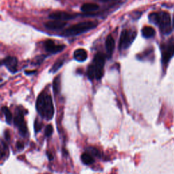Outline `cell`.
Here are the masks:
<instances>
[{
    "instance_id": "6da1fadb",
    "label": "cell",
    "mask_w": 174,
    "mask_h": 174,
    "mask_svg": "<svg viewBox=\"0 0 174 174\" xmlns=\"http://www.w3.org/2000/svg\"><path fill=\"white\" fill-rule=\"evenodd\" d=\"M36 109L42 118L50 120L54 116V106L51 96L45 93H42L36 101Z\"/></svg>"
},
{
    "instance_id": "7a4b0ae2",
    "label": "cell",
    "mask_w": 174,
    "mask_h": 174,
    "mask_svg": "<svg viewBox=\"0 0 174 174\" xmlns=\"http://www.w3.org/2000/svg\"><path fill=\"white\" fill-rule=\"evenodd\" d=\"M149 21L152 23L159 26L160 31L164 35H169L172 31L171 17L166 12L159 13H153L149 15Z\"/></svg>"
},
{
    "instance_id": "3957f363",
    "label": "cell",
    "mask_w": 174,
    "mask_h": 174,
    "mask_svg": "<svg viewBox=\"0 0 174 174\" xmlns=\"http://www.w3.org/2000/svg\"><path fill=\"white\" fill-rule=\"evenodd\" d=\"M97 23L94 21H84L71 26L65 30L63 35L65 36H76L95 29Z\"/></svg>"
},
{
    "instance_id": "277c9868",
    "label": "cell",
    "mask_w": 174,
    "mask_h": 174,
    "mask_svg": "<svg viewBox=\"0 0 174 174\" xmlns=\"http://www.w3.org/2000/svg\"><path fill=\"white\" fill-rule=\"evenodd\" d=\"M137 35V32L133 30L124 29L120 34L119 40V50H127L134 41Z\"/></svg>"
},
{
    "instance_id": "5b68a950",
    "label": "cell",
    "mask_w": 174,
    "mask_h": 174,
    "mask_svg": "<svg viewBox=\"0 0 174 174\" xmlns=\"http://www.w3.org/2000/svg\"><path fill=\"white\" fill-rule=\"evenodd\" d=\"M105 63H106V56L102 52H98L95 54L93 60V65L95 69V78L100 80L104 75V70Z\"/></svg>"
},
{
    "instance_id": "8992f818",
    "label": "cell",
    "mask_w": 174,
    "mask_h": 174,
    "mask_svg": "<svg viewBox=\"0 0 174 174\" xmlns=\"http://www.w3.org/2000/svg\"><path fill=\"white\" fill-rule=\"evenodd\" d=\"M14 124L17 127L22 136H25L27 132V128L24 118V113L21 109L17 108L16 110L15 116L14 118Z\"/></svg>"
},
{
    "instance_id": "52a82bcc",
    "label": "cell",
    "mask_w": 174,
    "mask_h": 174,
    "mask_svg": "<svg viewBox=\"0 0 174 174\" xmlns=\"http://www.w3.org/2000/svg\"><path fill=\"white\" fill-rule=\"evenodd\" d=\"M162 63L167 65L171 58L174 55V44H170L161 46Z\"/></svg>"
},
{
    "instance_id": "ba28073f",
    "label": "cell",
    "mask_w": 174,
    "mask_h": 174,
    "mask_svg": "<svg viewBox=\"0 0 174 174\" xmlns=\"http://www.w3.org/2000/svg\"><path fill=\"white\" fill-rule=\"evenodd\" d=\"M75 17H76V15L62 11L54 12V13H52L49 15V18L50 19L58 20V21H69V20L74 19Z\"/></svg>"
},
{
    "instance_id": "9c48e42d",
    "label": "cell",
    "mask_w": 174,
    "mask_h": 174,
    "mask_svg": "<svg viewBox=\"0 0 174 174\" xmlns=\"http://www.w3.org/2000/svg\"><path fill=\"white\" fill-rule=\"evenodd\" d=\"M44 47L47 52L52 54H55L61 52L65 48L64 45H56L51 40H46L44 42Z\"/></svg>"
},
{
    "instance_id": "30bf717a",
    "label": "cell",
    "mask_w": 174,
    "mask_h": 174,
    "mask_svg": "<svg viewBox=\"0 0 174 174\" xmlns=\"http://www.w3.org/2000/svg\"><path fill=\"white\" fill-rule=\"evenodd\" d=\"M3 63L10 72L16 73L17 72L18 59L16 57L8 56L3 60Z\"/></svg>"
},
{
    "instance_id": "8fae6325",
    "label": "cell",
    "mask_w": 174,
    "mask_h": 174,
    "mask_svg": "<svg viewBox=\"0 0 174 174\" xmlns=\"http://www.w3.org/2000/svg\"><path fill=\"white\" fill-rule=\"evenodd\" d=\"M65 21H58V20H53L51 21H48L44 24L46 29L50 30H59L63 28L66 25Z\"/></svg>"
},
{
    "instance_id": "7c38bea8",
    "label": "cell",
    "mask_w": 174,
    "mask_h": 174,
    "mask_svg": "<svg viewBox=\"0 0 174 174\" xmlns=\"http://www.w3.org/2000/svg\"><path fill=\"white\" fill-rule=\"evenodd\" d=\"M115 48V41L114 39L111 35H109L107 37L106 41V48L107 50V53H108L109 56H111L112 55L114 49Z\"/></svg>"
},
{
    "instance_id": "4fadbf2b",
    "label": "cell",
    "mask_w": 174,
    "mask_h": 174,
    "mask_svg": "<svg viewBox=\"0 0 174 174\" xmlns=\"http://www.w3.org/2000/svg\"><path fill=\"white\" fill-rule=\"evenodd\" d=\"M74 58L78 61H84L87 58V52L83 48H78L74 51Z\"/></svg>"
},
{
    "instance_id": "5bb4252c",
    "label": "cell",
    "mask_w": 174,
    "mask_h": 174,
    "mask_svg": "<svg viewBox=\"0 0 174 174\" xmlns=\"http://www.w3.org/2000/svg\"><path fill=\"white\" fill-rule=\"evenodd\" d=\"M99 8H100V6L97 3H84L81 6V10L84 12V13H90V12L97 10Z\"/></svg>"
},
{
    "instance_id": "9a60e30c",
    "label": "cell",
    "mask_w": 174,
    "mask_h": 174,
    "mask_svg": "<svg viewBox=\"0 0 174 174\" xmlns=\"http://www.w3.org/2000/svg\"><path fill=\"white\" fill-rule=\"evenodd\" d=\"M142 35L145 38H152L155 35V30L152 27H144L141 30Z\"/></svg>"
},
{
    "instance_id": "2e32d148",
    "label": "cell",
    "mask_w": 174,
    "mask_h": 174,
    "mask_svg": "<svg viewBox=\"0 0 174 174\" xmlns=\"http://www.w3.org/2000/svg\"><path fill=\"white\" fill-rule=\"evenodd\" d=\"M81 160L85 165H91L95 162L93 157L88 153H84L81 156Z\"/></svg>"
},
{
    "instance_id": "e0dca14e",
    "label": "cell",
    "mask_w": 174,
    "mask_h": 174,
    "mask_svg": "<svg viewBox=\"0 0 174 174\" xmlns=\"http://www.w3.org/2000/svg\"><path fill=\"white\" fill-rule=\"evenodd\" d=\"M1 110H2L3 114H4L6 122L8 124L11 125L12 122H13V114H12L10 111V110L7 108V107H5V106L3 107L2 109H1Z\"/></svg>"
},
{
    "instance_id": "ac0fdd59",
    "label": "cell",
    "mask_w": 174,
    "mask_h": 174,
    "mask_svg": "<svg viewBox=\"0 0 174 174\" xmlns=\"http://www.w3.org/2000/svg\"><path fill=\"white\" fill-rule=\"evenodd\" d=\"M60 86H61V78L60 76H56L53 80V84H52V87H53V91L55 94H58L60 91Z\"/></svg>"
},
{
    "instance_id": "d6986e66",
    "label": "cell",
    "mask_w": 174,
    "mask_h": 174,
    "mask_svg": "<svg viewBox=\"0 0 174 174\" xmlns=\"http://www.w3.org/2000/svg\"><path fill=\"white\" fill-rule=\"evenodd\" d=\"M87 76L89 80H93L95 78V69L93 64L90 65L87 69Z\"/></svg>"
},
{
    "instance_id": "ffe728a7",
    "label": "cell",
    "mask_w": 174,
    "mask_h": 174,
    "mask_svg": "<svg viewBox=\"0 0 174 174\" xmlns=\"http://www.w3.org/2000/svg\"><path fill=\"white\" fill-rule=\"evenodd\" d=\"M63 63H64V60L58 59L57 61H56L55 63L52 65L51 69L50 70V72L51 73H55L56 72H57V71L61 68Z\"/></svg>"
},
{
    "instance_id": "44dd1931",
    "label": "cell",
    "mask_w": 174,
    "mask_h": 174,
    "mask_svg": "<svg viewBox=\"0 0 174 174\" xmlns=\"http://www.w3.org/2000/svg\"><path fill=\"white\" fill-rule=\"evenodd\" d=\"M150 55H153V50H152V49L145 50V51L143 52V54H139L137 57H138V58H139V59L141 60V59H144L146 56H148Z\"/></svg>"
},
{
    "instance_id": "7402d4cb",
    "label": "cell",
    "mask_w": 174,
    "mask_h": 174,
    "mask_svg": "<svg viewBox=\"0 0 174 174\" xmlns=\"http://www.w3.org/2000/svg\"><path fill=\"white\" fill-rule=\"evenodd\" d=\"M53 133V127L51 125H48L45 128V135L46 136L50 137Z\"/></svg>"
},
{
    "instance_id": "603a6c76",
    "label": "cell",
    "mask_w": 174,
    "mask_h": 174,
    "mask_svg": "<svg viewBox=\"0 0 174 174\" xmlns=\"http://www.w3.org/2000/svg\"><path fill=\"white\" fill-rule=\"evenodd\" d=\"M42 128V124L40 121H38V120H36L35 121V123H34V129H35V131L36 133L39 132L40 131Z\"/></svg>"
},
{
    "instance_id": "cb8c5ba5",
    "label": "cell",
    "mask_w": 174,
    "mask_h": 174,
    "mask_svg": "<svg viewBox=\"0 0 174 174\" xmlns=\"http://www.w3.org/2000/svg\"><path fill=\"white\" fill-rule=\"evenodd\" d=\"M88 150H89L90 152L93 155L95 156V157H100L101 153H100V152L99 151V150L95 148H92V147L90 148Z\"/></svg>"
},
{
    "instance_id": "d4e9b609",
    "label": "cell",
    "mask_w": 174,
    "mask_h": 174,
    "mask_svg": "<svg viewBox=\"0 0 174 174\" xmlns=\"http://www.w3.org/2000/svg\"><path fill=\"white\" fill-rule=\"evenodd\" d=\"M17 148L18 150H23L24 148V144L23 143L21 142V141H18L17 143Z\"/></svg>"
},
{
    "instance_id": "484cf974",
    "label": "cell",
    "mask_w": 174,
    "mask_h": 174,
    "mask_svg": "<svg viewBox=\"0 0 174 174\" xmlns=\"http://www.w3.org/2000/svg\"><path fill=\"white\" fill-rule=\"evenodd\" d=\"M4 135H5V139H7V140H9V139H10V133H9L8 131H5Z\"/></svg>"
},
{
    "instance_id": "4316f807",
    "label": "cell",
    "mask_w": 174,
    "mask_h": 174,
    "mask_svg": "<svg viewBox=\"0 0 174 174\" xmlns=\"http://www.w3.org/2000/svg\"><path fill=\"white\" fill-rule=\"evenodd\" d=\"M36 71L35 70H33V71H31V72H29V71H27V72H25V74H27V75H31V74H35Z\"/></svg>"
},
{
    "instance_id": "83f0119b",
    "label": "cell",
    "mask_w": 174,
    "mask_h": 174,
    "mask_svg": "<svg viewBox=\"0 0 174 174\" xmlns=\"http://www.w3.org/2000/svg\"><path fill=\"white\" fill-rule=\"evenodd\" d=\"M47 155H48V159H49V160H52V158H53V157H52V156L50 155V154L49 153H47Z\"/></svg>"
},
{
    "instance_id": "f1b7e54d",
    "label": "cell",
    "mask_w": 174,
    "mask_h": 174,
    "mask_svg": "<svg viewBox=\"0 0 174 174\" xmlns=\"http://www.w3.org/2000/svg\"><path fill=\"white\" fill-rule=\"evenodd\" d=\"M100 1H102V2H108V1H112V0H100Z\"/></svg>"
},
{
    "instance_id": "f546056e",
    "label": "cell",
    "mask_w": 174,
    "mask_h": 174,
    "mask_svg": "<svg viewBox=\"0 0 174 174\" xmlns=\"http://www.w3.org/2000/svg\"><path fill=\"white\" fill-rule=\"evenodd\" d=\"M173 27H174V17H173Z\"/></svg>"
}]
</instances>
